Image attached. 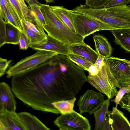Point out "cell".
Here are the masks:
<instances>
[{
    "mask_svg": "<svg viewBox=\"0 0 130 130\" xmlns=\"http://www.w3.org/2000/svg\"><path fill=\"white\" fill-rule=\"evenodd\" d=\"M96 52L99 55L105 59L110 57L112 48L107 39L100 34H95L93 36Z\"/></svg>",
    "mask_w": 130,
    "mask_h": 130,
    "instance_id": "16",
    "label": "cell"
},
{
    "mask_svg": "<svg viewBox=\"0 0 130 130\" xmlns=\"http://www.w3.org/2000/svg\"><path fill=\"white\" fill-rule=\"evenodd\" d=\"M87 71L89 72L88 75L94 76L98 74L99 70L94 64H92L90 67Z\"/></svg>",
    "mask_w": 130,
    "mask_h": 130,
    "instance_id": "37",
    "label": "cell"
},
{
    "mask_svg": "<svg viewBox=\"0 0 130 130\" xmlns=\"http://www.w3.org/2000/svg\"><path fill=\"white\" fill-rule=\"evenodd\" d=\"M101 130H111V126L108 117H106L104 122L102 125Z\"/></svg>",
    "mask_w": 130,
    "mask_h": 130,
    "instance_id": "39",
    "label": "cell"
},
{
    "mask_svg": "<svg viewBox=\"0 0 130 130\" xmlns=\"http://www.w3.org/2000/svg\"><path fill=\"white\" fill-rule=\"evenodd\" d=\"M18 113L26 130H50L31 114L26 112H21Z\"/></svg>",
    "mask_w": 130,
    "mask_h": 130,
    "instance_id": "15",
    "label": "cell"
},
{
    "mask_svg": "<svg viewBox=\"0 0 130 130\" xmlns=\"http://www.w3.org/2000/svg\"><path fill=\"white\" fill-rule=\"evenodd\" d=\"M6 23L3 18L0 17V47L6 44Z\"/></svg>",
    "mask_w": 130,
    "mask_h": 130,
    "instance_id": "29",
    "label": "cell"
},
{
    "mask_svg": "<svg viewBox=\"0 0 130 130\" xmlns=\"http://www.w3.org/2000/svg\"><path fill=\"white\" fill-rule=\"evenodd\" d=\"M130 3V0H110L105 5L104 8L123 5H127Z\"/></svg>",
    "mask_w": 130,
    "mask_h": 130,
    "instance_id": "31",
    "label": "cell"
},
{
    "mask_svg": "<svg viewBox=\"0 0 130 130\" xmlns=\"http://www.w3.org/2000/svg\"><path fill=\"white\" fill-rule=\"evenodd\" d=\"M8 23L18 28L21 32H24L22 21L9 0H8L5 9Z\"/></svg>",
    "mask_w": 130,
    "mask_h": 130,
    "instance_id": "20",
    "label": "cell"
},
{
    "mask_svg": "<svg viewBox=\"0 0 130 130\" xmlns=\"http://www.w3.org/2000/svg\"><path fill=\"white\" fill-rule=\"evenodd\" d=\"M0 121L8 130H26L18 113L7 110L0 103Z\"/></svg>",
    "mask_w": 130,
    "mask_h": 130,
    "instance_id": "11",
    "label": "cell"
},
{
    "mask_svg": "<svg viewBox=\"0 0 130 130\" xmlns=\"http://www.w3.org/2000/svg\"><path fill=\"white\" fill-rule=\"evenodd\" d=\"M71 11L75 32L84 39L96 32L108 30L107 27L101 22L86 15Z\"/></svg>",
    "mask_w": 130,
    "mask_h": 130,
    "instance_id": "6",
    "label": "cell"
},
{
    "mask_svg": "<svg viewBox=\"0 0 130 130\" xmlns=\"http://www.w3.org/2000/svg\"><path fill=\"white\" fill-rule=\"evenodd\" d=\"M126 110L127 111L130 113V108L126 109Z\"/></svg>",
    "mask_w": 130,
    "mask_h": 130,
    "instance_id": "45",
    "label": "cell"
},
{
    "mask_svg": "<svg viewBox=\"0 0 130 130\" xmlns=\"http://www.w3.org/2000/svg\"><path fill=\"white\" fill-rule=\"evenodd\" d=\"M112 130H130V122L123 113L115 107L107 114Z\"/></svg>",
    "mask_w": 130,
    "mask_h": 130,
    "instance_id": "12",
    "label": "cell"
},
{
    "mask_svg": "<svg viewBox=\"0 0 130 130\" xmlns=\"http://www.w3.org/2000/svg\"><path fill=\"white\" fill-rule=\"evenodd\" d=\"M12 60L0 58V77H1L5 72Z\"/></svg>",
    "mask_w": 130,
    "mask_h": 130,
    "instance_id": "32",
    "label": "cell"
},
{
    "mask_svg": "<svg viewBox=\"0 0 130 130\" xmlns=\"http://www.w3.org/2000/svg\"><path fill=\"white\" fill-rule=\"evenodd\" d=\"M80 13L96 19L107 27L108 30L130 29V6L123 5L94 8L82 6Z\"/></svg>",
    "mask_w": 130,
    "mask_h": 130,
    "instance_id": "2",
    "label": "cell"
},
{
    "mask_svg": "<svg viewBox=\"0 0 130 130\" xmlns=\"http://www.w3.org/2000/svg\"><path fill=\"white\" fill-rule=\"evenodd\" d=\"M24 32L27 35L32 44L39 42L45 39L47 36L35 32L31 30L23 21Z\"/></svg>",
    "mask_w": 130,
    "mask_h": 130,
    "instance_id": "25",
    "label": "cell"
},
{
    "mask_svg": "<svg viewBox=\"0 0 130 130\" xmlns=\"http://www.w3.org/2000/svg\"><path fill=\"white\" fill-rule=\"evenodd\" d=\"M11 86L18 99L37 110L60 114L52 103L67 98L66 82L58 70L55 56L13 77Z\"/></svg>",
    "mask_w": 130,
    "mask_h": 130,
    "instance_id": "1",
    "label": "cell"
},
{
    "mask_svg": "<svg viewBox=\"0 0 130 130\" xmlns=\"http://www.w3.org/2000/svg\"><path fill=\"white\" fill-rule=\"evenodd\" d=\"M123 108L126 109L130 108V93L126 94L123 97L122 101Z\"/></svg>",
    "mask_w": 130,
    "mask_h": 130,
    "instance_id": "35",
    "label": "cell"
},
{
    "mask_svg": "<svg viewBox=\"0 0 130 130\" xmlns=\"http://www.w3.org/2000/svg\"><path fill=\"white\" fill-rule=\"evenodd\" d=\"M28 3L29 5L36 4L40 5V3L37 0H24Z\"/></svg>",
    "mask_w": 130,
    "mask_h": 130,
    "instance_id": "41",
    "label": "cell"
},
{
    "mask_svg": "<svg viewBox=\"0 0 130 130\" xmlns=\"http://www.w3.org/2000/svg\"><path fill=\"white\" fill-rule=\"evenodd\" d=\"M105 59L102 56L99 55L98 58L94 64L99 70H100L105 64L104 60Z\"/></svg>",
    "mask_w": 130,
    "mask_h": 130,
    "instance_id": "36",
    "label": "cell"
},
{
    "mask_svg": "<svg viewBox=\"0 0 130 130\" xmlns=\"http://www.w3.org/2000/svg\"><path fill=\"white\" fill-rule=\"evenodd\" d=\"M11 4L15 8L19 17L22 21L25 20V17L18 0H9Z\"/></svg>",
    "mask_w": 130,
    "mask_h": 130,
    "instance_id": "33",
    "label": "cell"
},
{
    "mask_svg": "<svg viewBox=\"0 0 130 130\" xmlns=\"http://www.w3.org/2000/svg\"><path fill=\"white\" fill-rule=\"evenodd\" d=\"M128 93H130V87H122L119 89L114 99L111 100L116 104V107L117 108L118 105H119L120 100L124 95Z\"/></svg>",
    "mask_w": 130,
    "mask_h": 130,
    "instance_id": "30",
    "label": "cell"
},
{
    "mask_svg": "<svg viewBox=\"0 0 130 130\" xmlns=\"http://www.w3.org/2000/svg\"><path fill=\"white\" fill-rule=\"evenodd\" d=\"M123 60L128 64L130 68V61L125 59H123Z\"/></svg>",
    "mask_w": 130,
    "mask_h": 130,
    "instance_id": "43",
    "label": "cell"
},
{
    "mask_svg": "<svg viewBox=\"0 0 130 130\" xmlns=\"http://www.w3.org/2000/svg\"><path fill=\"white\" fill-rule=\"evenodd\" d=\"M76 99L73 98L70 99L63 100L54 102L52 104L61 114L72 112L74 110L73 108Z\"/></svg>",
    "mask_w": 130,
    "mask_h": 130,
    "instance_id": "22",
    "label": "cell"
},
{
    "mask_svg": "<svg viewBox=\"0 0 130 130\" xmlns=\"http://www.w3.org/2000/svg\"><path fill=\"white\" fill-rule=\"evenodd\" d=\"M12 88L4 82L0 83V103L8 110L15 111L17 102Z\"/></svg>",
    "mask_w": 130,
    "mask_h": 130,
    "instance_id": "14",
    "label": "cell"
},
{
    "mask_svg": "<svg viewBox=\"0 0 130 130\" xmlns=\"http://www.w3.org/2000/svg\"><path fill=\"white\" fill-rule=\"evenodd\" d=\"M54 123L60 130L91 129L88 119L75 111L68 114H61L54 121Z\"/></svg>",
    "mask_w": 130,
    "mask_h": 130,
    "instance_id": "7",
    "label": "cell"
},
{
    "mask_svg": "<svg viewBox=\"0 0 130 130\" xmlns=\"http://www.w3.org/2000/svg\"><path fill=\"white\" fill-rule=\"evenodd\" d=\"M0 130H8L7 128L0 121Z\"/></svg>",
    "mask_w": 130,
    "mask_h": 130,
    "instance_id": "42",
    "label": "cell"
},
{
    "mask_svg": "<svg viewBox=\"0 0 130 130\" xmlns=\"http://www.w3.org/2000/svg\"><path fill=\"white\" fill-rule=\"evenodd\" d=\"M110 0H85V5L88 7L94 8H104Z\"/></svg>",
    "mask_w": 130,
    "mask_h": 130,
    "instance_id": "28",
    "label": "cell"
},
{
    "mask_svg": "<svg viewBox=\"0 0 130 130\" xmlns=\"http://www.w3.org/2000/svg\"><path fill=\"white\" fill-rule=\"evenodd\" d=\"M22 21L32 31L37 33L42 34L38 29L33 24L31 23L26 20H23Z\"/></svg>",
    "mask_w": 130,
    "mask_h": 130,
    "instance_id": "38",
    "label": "cell"
},
{
    "mask_svg": "<svg viewBox=\"0 0 130 130\" xmlns=\"http://www.w3.org/2000/svg\"><path fill=\"white\" fill-rule=\"evenodd\" d=\"M20 32L18 28L10 23H6V44H19Z\"/></svg>",
    "mask_w": 130,
    "mask_h": 130,
    "instance_id": "23",
    "label": "cell"
},
{
    "mask_svg": "<svg viewBox=\"0 0 130 130\" xmlns=\"http://www.w3.org/2000/svg\"><path fill=\"white\" fill-rule=\"evenodd\" d=\"M28 7L36 15L43 26L46 24L44 18L41 10L40 6L36 4L29 5Z\"/></svg>",
    "mask_w": 130,
    "mask_h": 130,
    "instance_id": "27",
    "label": "cell"
},
{
    "mask_svg": "<svg viewBox=\"0 0 130 130\" xmlns=\"http://www.w3.org/2000/svg\"><path fill=\"white\" fill-rule=\"evenodd\" d=\"M47 3H50L53 2L54 0H45Z\"/></svg>",
    "mask_w": 130,
    "mask_h": 130,
    "instance_id": "44",
    "label": "cell"
},
{
    "mask_svg": "<svg viewBox=\"0 0 130 130\" xmlns=\"http://www.w3.org/2000/svg\"><path fill=\"white\" fill-rule=\"evenodd\" d=\"M71 53L80 56L86 59L93 64H94L99 54L95 50L84 41L70 45Z\"/></svg>",
    "mask_w": 130,
    "mask_h": 130,
    "instance_id": "13",
    "label": "cell"
},
{
    "mask_svg": "<svg viewBox=\"0 0 130 130\" xmlns=\"http://www.w3.org/2000/svg\"><path fill=\"white\" fill-rule=\"evenodd\" d=\"M105 60L118 82H125L130 79V68L123 59L110 57Z\"/></svg>",
    "mask_w": 130,
    "mask_h": 130,
    "instance_id": "10",
    "label": "cell"
},
{
    "mask_svg": "<svg viewBox=\"0 0 130 130\" xmlns=\"http://www.w3.org/2000/svg\"><path fill=\"white\" fill-rule=\"evenodd\" d=\"M57 54L56 53L48 51H37L33 55L26 57L10 67L6 71L7 77H12L29 70Z\"/></svg>",
    "mask_w": 130,
    "mask_h": 130,
    "instance_id": "5",
    "label": "cell"
},
{
    "mask_svg": "<svg viewBox=\"0 0 130 130\" xmlns=\"http://www.w3.org/2000/svg\"><path fill=\"white\" fill-rule=\"evenodd\" d=\"M20 50H26L32 44L31 42L24 32H20L19 42Z\"/></svg>",
    "mask_w": 130,
    "mask_h": 130,
    "instance_id": "26",
    "label": "cell"
},
{
    "mask_svg": "<svg viewBox=\"0 0 130 130\" xmlns=\"http://www.w3.org/2000/svg\"><path fill=\"white\" fill-rule=\"evenodd\" d=\"M40 6L46 24L43 26L48 35L69 46L84 41L83 37L74 32L61 20L50 6L41 3Z\"/></svg>",
    "mask_w": 130,
    "mask_h": 130,
    "instance_id": "3",
    "label": "cell"
},
{
    "mask_svg": "<svg viewBox=\"0 0 130 130\" xmlns=\"http://www.w3.org/2000/svg\"><path fill=\"white\" fill-rule=\"evenodd\" d=\"M129 6H130V5H129Z\"/></svg>",
    "mask_w": 130,
    "mask_h": 130,
    "instance_id": "46",
    "label": "cell"
},
{
    "mask_svg": "<svg viewBox=\"0 0 130 130\" xmlns=\"http://www.w3.org/2000/svg\"><path fill=\"white\" fill-rule=\"evenodd\" d=\"M69 46L47 34L45 39L32 44L30 47L36 51L45 50L54 52L58 54L67 55L71 53Z\"/></svg>",
    "mask_w": 130,
    "mask_h": 130,
    "instance_id": "9",
    "label": "cell"
},
{
    "mask_svg": "<svg viewBox=\"0 0 130 130\" xmlns=\"http://www.w3.org/2000/svg\"><path fill=\"white\" fill-rule=\"evenodd\" d=\"M7 1L0 0V17L3 18L6 23H8L5 11Z\"/></svg>",
    "mask_w": 130,
    "mask_h": 130,
    "instance_id": "34",
    "label": "cell"
},
{
    "mask_svg": "<svg viewBox=\"0 0 130 130\" xmlns=\"http://www.w3.org/2000/svg\"><path fill=\"white\" fill-rule=\"evenodd\" d=\"M104 61V64L97 75L87 76V81L110 100L117 95V88L121 87L111 72L105 59Z\"/></svg>",
    "mask_w": 130,
    "mask_h": 130,
    "instance_id": "4",
    "label": "cell"
},
{
    "mask_svg": "<svg viewBox=\"0 0 130 130\" xmlns=\"http://www.w3.org/2000/svg\"><path fill=\"white\" fill-rule=\"evenodd\" d=\"M110 99L105 100L101 106L93 113L95 119V130H101L102 125L109 111Z\"/></svg>",
    "mask_w": 130,
    "mask_h": 130,
    "instance_id": "21",
    "label": "cell"
},
{
    "mask_svg": "<svg viewBox=\"0 0 130 130\" xmlns=\"http://www.w3.org/2000/svg\"><path fill=\"white\" fill-rule=\"evenodd\" d=\"M21 7L25 20L33 24L42 34L47 35L44 32L41 24L35 13L27 7L24 0H18Z\"/></svg>",
    "mask_w": 130,
    "mask_h": 130,
    "instance_id": "19",
    "label": "cell"
},
{
    "mask_svg": "<svg viewBox=\"0 0 130 130\" xmlns=\"http://www.w3.org/2000/svg\"><path fill=\"white\" fill-rule=\"evenodd\" d=\"M50 6L52 10L61 20L76 33L74 26L73 18L71 10H69L63 6Z\"/></svg>",
    "mask_w": 130,
    "mask_h": 130,
    "instance_id": "18",
    "label": "cell"
},
{
    "mask_svg": "<svg viewBox=\"0 0 130 130\" xmlns=\"http://www.w3.org/2000/svg\"><path fill=\"white\" fill-rule=\"evenodd\" d=\"M67 56L71 61L82 68L84 70L87 71L90 67L93 64L86 59L80 56L71 53Z\"/></svg>",
    "mask_w": 130,
    "mask_h": 130,
    "instance_id": "24",
    "label": "cell"
},
{
    "mask_svg": "<svg viewBox=\"0 0 130 130\" xmlns=\"http://www.w3.org/2000/svg\"><path fill=\"white\" fill-rule=\"evenodd\" d=\"M119 85L122 87L130 88V79L125 82H118Z\"/></svg>",
    "mask_w": 130,
    "mask_h": 130,
    "instance_id": "40",
    "label": "cell"
},
{
    "mask_svg": "<svg viewBox=\"0 0 130 130\" xmlns=\"http://www.w3.org/2000/svg\"><path fill=\"white\" fill-rule=\"evenodd\" d=\"M104 97V95L101 93L87 90L80 96L77 102L80 113L93 114L103 102Z\"/></svg>",
    "mask_w": 130,
    "mask_h": 130,
    "instance_id": "8",
    "label": "cell"
},
{
    "mask_svg": "<svg viewBox=\"0 0 130 130\" xmlns=\"http://www.w3.org/2000/svg\"><path fill=\"white\" fill-rule=\"evenodd\" d=\"M113 35L114 42L121 47L130 53V29L111 30Z\"/></svg>",
    "mask_w": 130,
    "mask_h": 130,
    "instance_id": "17",
    "label": "cell"
}]
</instances>
